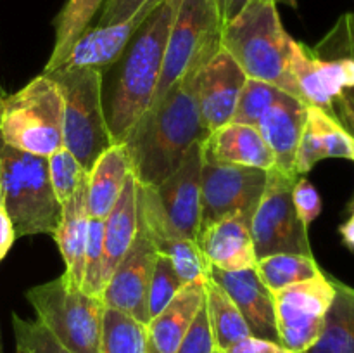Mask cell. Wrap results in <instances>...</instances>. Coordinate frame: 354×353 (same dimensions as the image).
Instances as JSON below:
<instances>
[{
  "mask_svg": "<svg viewBox=\"0 0 354 353\" xmlns=\"http://www.w3.org/2000/svg\"><path fill=\"white\" fill-rule=\"evenodd\" d=\"M0 353H2V350H0Z\"/></svg>",
  "mask_w": 354,
  "mask_h": 353,
  "instance_id": "50",
  "label": "cell"
},
{
  "mask_svg": "<svg viewBox=\"0 0 354 353\" xmlns=\"http://www.w3.org/2000/svg\"><path fill=\"white\" fill-rule=\"evenodd\" d=\"M2 106H3V97L0 96V113H2Z\"/></svg>",
  "mask_w": 354,
  "mask_h": 353,
  "instance_id": "48",
  "label": "cell"
},
{
  "mask_svg": "<svg viewBox=\"0 0 354 353\" xmlns=\"http://www.w3.org/2000/svg\"><path fill=\"white\" fill-rule=\"evenodd\" d=\"M290 71L296 80L301 100L327 113L342 90L354 87L353 57H317L313 51L301 42L294 44Z\"/></svg>",
  "mask_w": 354,
  "mask_h": 353,
  "instance_id": "14",
  "label": "cell"
},
{
  "mask_svg": "<svg viewBox=\"0 0 354 353\" xmlns=\"http://www.w3.org/2000/svg\"><path fill=\"white\" fill-rule=\"evenodd\" d=\"M279 2L282 0H249L244 9L223 26L221 47L235 59L248 78L261 80L299 97L290 71L296 40L283 28L277 10Z\"/></svg>",
  "mask_w": 354,
  "mask_h": 353,
  "instance_id": "3",
  "label": "cell"
},
{
  "mask_svg": "<svg viewBox=\"0 0 354 353\" xmlns=\"http://www.w3.org/2000/svg\"><path fill=\"white\" fill-rule=\"evenodd\" d=\"M203 142L194 144L180 168L161 183L138 185V220L154 239H197L201 224Z\"/></svg>",
  "mask_w": 354,
  "mask_h": 353,
  "instance_id": "7",
  "label": "cell"
},
{
  "mask_svg": "<svg viewBox=\"0 0 354 353\" xmlns=\"http://www.w3.org/2000/svg\"><path fill=\"white\" fill-rule=\"evenodd\" d=\"M100 353H149L147 325L123 311L106 307Z\"/></svg>",
  "mask_w": 354,
  "mask_h": 353,
  "instance_id": "31",
  "label": "cell"
},
{
  "mask_svg": "<svg viewBox=\"0 0 354 353\" xmlns=\"http://www.w3.org/2000/svg\"><path fill=\"white\" fill-rule=\"evenodd\" d=\"M207 279V277H206ZM206 279L196 280L180 289V293L152 317L147 324L149 341L158 353H175L197 311L206 298Z\"/></svg>",
  "mask_w": 354,
  "mask_h": 353,
  "instance_id": "23",
  "label": "cell"
},
{
  "mask_svg": "<svg viewBox=\"0 0 354 353\" xmlns=\"http://www.w3.org/2000/svg\"><path fill=\"white\" fill-rule=\"evenodd\" d=\"M158 256L159 253L156 248L154 237L138 220L137 234H135L130 249L107 280L102 296L104 305L123 311L147 325L151 320L147 294Z\"/></svg>",
  "mask_w": 354,
  "mask_h": 353,
  "instance_id": "13",
  "label": "cell"
},
{
  "mask_svg": "<svg viewBox=\"0 0 354 353\" xmlns=\"http://www.w3.org/2000/svg\"><path fill=\"white\" fill-rule=\"evenodd\" d=\"M197 244L209 265L237 272L254 269L258 263L251 224L239 215H230L214 221L197 234Z\"/></svg>",
  "mask_w": 354,
  "mask_h": 353,
  "instance_id": "19",
  "label": "cell"
},
{
  "mask_svg": "<svg viewBox=\"0 0 354 353\" xmlns=\"http://www.w3.org/2000/svg\"><path fill=\"white\" fill-rule=\"evenodd\" d=\"M225 353H292V352L287 350L286 346L280 345V343L270 341V339L256 338V336H248V338L239 341L237 345H234Z\"/></svg>",
  "mask_w": 354,
  "mask_h": 353,
  "instance_id": "41",
  "label": "cell"
},
{
  "mask_svg": "<svg viewBox=\"0 0 354 353\" xmlns=\"http://www.w3.org/2000/svg\"><path fill=\"white\" fill-rule=\"evenodd\" d=\"M214 346L220 352H227L248 336H252L244 317L235 307L227 293L209 277L206 279V298H204Z\"/></svg>",
  "mask_w": 354,
  "mask_h": 353,
  "instance_id": "28",
  "label": "cell"
},
{
  "mask_svg": "<svg viewBox=\"0 0 354 353\" xmlns=\"http://www.w3.org/2000/svg\"><path fill=\"white\" fill-rule=\"evenodd\" d=\"M12 327L14 336H16V346L23 348L26 353H71L37 318L28 320V318L14 314Z\"/></svg>",
  "mask_w": 354,
  "mask_h": 353,
  "instance_id": "37",
  "label": "cell"
},
{
  "mask_svg": "<svg viewBox=\"0 0 354 353\" xmlns=\"http://www.w3.org/2000/svg\"><path fill=\"white\" fill-rule=\"evenodd\" d=\"M297 179L282 175L275 168L268 170L266 187L251 218L258 260L277 253L313 256L308 227L299 220L292 203V187Z\"/></svg>",
  "mask_w": 354,
  "mask_h": 353,
  "instance_id": "10",
  "label": "cell"
},
{
  "mask_svg": "<svg viewBox=\"0 0 354 353\" xmlns=\"http://www.w3.org/2000/svg\"><path fill=\"white\" fill-rule=\"evenodd\" d=\"M207 277L230 296V300L244 317L245 324L249 325L252 336L280 343L279 332H277L273 293L259 279L256 266L228 272V270L209 265Z\"/></svg>",
  "mask_w": 354,
  "mask_h": 353,
  "instance_id": "16",
  "label": "cell"
},
{
  "mask_svg": "<svg viewBox=\"0 0 354 353\" xmlns=\"http://www.w3.org/2000/svg\"><path fill=\"white\" fill-rule=\"evenodd\" d=\"M334 296V277L324 272L310 280L275 291L273 305L280 345L292 353L308 352L324 331Z\"/></svg>",
  "mask_w": 354,
  "mask_h": 353,
  "instance_id": "11",
  "label": "cell"
},
{
  "mask_svg": "<svg viewBox=\"0 0 354 353\" xmlns=\"http://www.w3.org/2000/svg\"><path fill=\"white\" fill-rule=\"evenodd\" d=\"M26 300L55 339L71 353H100L106 305L82 289H69L62 277L26 291Z\"/></svg>",
  "mask_w": 354,
  "mask_h": 353,
  "instance_id": "9",
  "label": "cell"
},
{
  "mask_svg": "<svg viewBox=\"0 0 354 353\" xmlns=\"http://www.w3.org/2000/svg\"><path fill=\"white\" fill-rule=\"evenodd\" d=\"M213 353H225V352H220V350H214Z\"/></svg>",
  "mask_w": 354,
  "mask_h": 353,
  "instance_id": "49",
  "label": "cell"
},
{
  "mask_svg": "<svg viewBox=\"0 0 354 353\" xmlns=\"http://www.w3.org/2000/svg\"><path fill=\"white\" fill-rule=\"evenodd\" d=\"M216 350L206 307H201L175 353H213Z\"/></svg>",
  "mask_w": 354,
  "mask_h": 353,
  "instance_id": "38",
  "label": "cell"
},
{
  "mask_svg": "<svg viewBox=\"0 0 354 353\" xmlns=\"http://www.w3.org/2000/svg\"><path fill=\"white\" fill-rule=\"evenodd\" d=\"M86 183L83 180L75 194L61 206V220L55 228L54 241L64 262L62 280L69 289H82L85 270L86 239H88V204H86Z\"/></svg>",
  "mask_w": 354,
  "mask_h": 353,
  "instance_id": "20",
  "label": "cell"
},
{
  "mask_svg": "<svg viewBox=\"0 0 354 353\" xmlns=\"http://www.w3.org/2000/svg\"><path fill=\"white\" fill-rule=\"evenodd\" d=\"M311 51L322 59L337 55L354 59V12L342 14L332 30ZM328 114L354 138V87L342 90L341 96L332 102Z\"/></svg>",
  "mask_w": 354,
  "mask_h": 353,
  "instance_id": "26",
  "label": "cell"
},
{
  "mask_svg": "<svg viewBox=\"0 0 354 353\" xmlns=\"http://www.w3.org/2000/svg\"><path fill=\"white\" fill-rule=\"evenodd\" d=\"M16 353H26V352H24L23 348H19V346H16Z\"/></svg>",
  "mask_w": 354,
  "mask_h": 353,
  "instance_id": "47",
  "label": "cell"
},
{
  "mask_svg": "<svg viewBox=\"0 0 354 353\" xmlns=\"http://www.w3.org/2000/svg\"><path fill=\"white\" fill-rule=\"evenodd\" d=\"M62 96V147L76 156L86 173L113 145L104 102V73L92 68L59 66L48 71Z\"/></svg>",
  "mask_w": 354,
  "mask_h": 353,
  "instance_id": "4",
  "label": "cell"
},
{
  "mask_svg": "<svg viewBox=\"0 0 354 353\" xmlns=\"http://www.w3.org/2000/svg\"><path fill=\"white\" fill-rule=\"evenodd\" d=\"M282 90L261 80L248 78L239 96L237 106L232 114V123L249 125L258 127L263 114L272 107V104L279 99Z\"/></svg>",
  "mask_w": 354,
  "mask_h": 353,
  "instance_id": "33",
  "label": "cell"
},
{
  "mask_svg": "<svg viewBox=\"0 0 354 353\" xmlns=\"http://www.w3.org/2000/svg\"><path fill=\"white\" fill-rule=\"evenodd\" d=\"M147 2H151V0H106L102 10H100L97 26H109V24L127 21Z\"/></svg>",
  "mask_w": 354,
  "mask_h": 353,
  "instance_id": "40",
  "label": "cell"
},
{
  "mask_svg": "<svg viewBox=\"0 0 354 353\" xmlns=\"http://www.w3.org/2000/svg\"><path fill=\"white\" fill-rule=\"evenodd\" d=\"M137 194L138 183L133 173H130L124 182L121 196L118 197L116 204L104 220L102 234V249H104V279L106 286L109 277L113 275L114 269L120 265L121 260L130 249L138 227L137 213Z\"/></svg>",
  "mask_w": 354,
  "mask_h": 353,
  "instance_id": "25",
  "label": "cell"
},
{
  "mask_svg": "<svg viewBox=\"0 0 354 353\" xmlns=\"http://www.w3.org/2000/svg\"><path fill=\"white\" fill-rule=\"evenodd\" d=\"M339 234H341L342 242H344L346 248L354 253V211L349 213L348 220L339 227Z\"/></svg>",
  "mask_w": 354,
  "mask_h": 353,
  "instance_id": "44",
  "label": "cell"
},
{
  "mask_svg": "<svg viewBox=\"0 0 354 353\" xmlns=\"http://www.w3.org/2000/svg\"><path fill=\"white\" fill-rule=\"evenodd\" d=\"M161 0H151L127 21L109 26H90L69 51L61 66L66 68H92L106 71L116 64L127 51L133 35ZM57 69V68H55Z\"/></svg>",
  "mask_w": 354,
  "mask_h": 353,
  "instance_id": "17",
  "label": "cell"
},
{
  "mask_svg": "<svg viewBox=\"0 0 354 353\" xmlns=\"http://www.w3.org/2000/svg\"><path fill=\"white\" fill-rule=\"evenodd\" d=\"M292 203L296 208V213L304 227H310L322 213V197L318 194L317 187L304 176L294 182L292 187Z\"/></svg>",
  "mask_w": 354,
  "mask_h": 353,
  "instance_id": "39",
  "label": "cell"
},
{
  "mask_svg": "<svg viewBox=\"0 0 354 353\" xmlns=\"http://www.w3.org/2000/svg\"><path fill=\"white\" fill-rule=\"evenodd\" d=\"M159 255L166 256L183 284L196 282L207 277L209 262L194 239L159 237L154 239Z\"/></svg>",
  "mask_w": 354,
  "mask_h": 353,
  "instance_id": "32",
  "label": "cell"
},
{
  "mask_svg": "<svg viewBox=\"0 0 354 353\" xmlns=\"http://www.w3.org/2000/svg\"><path fill=\"white\" fill-rule=\"evenodd\" d=\"M149 353H158V352H156V350L151 346V341H149Z\"/></svg>",
  "mask_w": 354,
  "mask_h": 353,
  "instance_id": "46",
  "label": "cell"
},
{
  "mask_svg": "<svg viewBox=\"0 0 354 353\" xmlns=\"http://www.w3.org/2000/svg\"><path fill=\"white\" fill-rule=\"evenodd\" d=\"M131 173L130 156L123 142L113 144L99 156L88 173L86 204L92 218L106 220L121 196L124 182Z\"/></svg>",
  "mask_w": 354,
  "mask_h": 353,
  "instance_id": "24",
  "label": "cell"
},
{
  "mask_svg": "<svg viewBox=\"0 0 354 353\" xmlns=\"http://www.w3.org/2000/svg\"><path fill=\"white\" fill-rule=\"evenodd\" d=\"M306 114L308 104L304 100L280 92L279 99L263 114L256 127L272 151L275 161L273 168L286 176H299L296 172V161Z\"/></svg>",
  "mask_w": 354,
  "mask_h": 353,
  "instance_id": "18",
  "label": "cell"
},
{
  "mask_svg": "<svg viewBox=\"0 0 354 353\" xmlns=\"http://www.w3.org/2000/svg\"><path fill=\"white\" fill-rule=\"evenodd\" d=\"M335 296L318 341L304 353H354V287L334 279Z\"/></svg>",
  "mask_w": 354,
  "mask_h": 353,
  "instance_id": "27",
  "label": "cell"
},
{
  "mask_svg": "<svg viewBox=\"0 0 354 353\" xmlns=\"http://www.w3.org/2000/svg\"><path fill=\"white\" fill-rule=\"evenodd\" d=\"M245 80V73L223 47L197 73V104L207 134L230 123Z\"/></svg>",
  "mask_w": 354,
  "mask_h": 353,
  "instance_id": "15",
  "label": "cell"
},
{
  "mask_svg": "<svg viewBox=\"0 0 354 353\" xmlns=\"http://www.w3.org/2000/svg\"><path fill=\"white\" fill-rule=\"evenodd\" d=\"M183 286H187V284H183V280L176 275L169 260L166 256L159 255L158 260H156L147 294L149 318L156 317L180 293Z\"/></svg>",
  "mask_w": 354,
  "mask_h": 353,
  "instance_id": "36",
  "label": "cell"
},
{
  "mask_svg": "<svg viewBox=\"0 0 354 353\" xmlns=\"http://www.w3.org/2000/svg\"><path fill=\"white\" fill-rule=\"evenodd\" d=\"M47 168L52 190H54L61 206L78 190L83 180H86V176H88V173L83 170L76 156L66 147H61L54 154L48 156Z\"/></svg>",
  "mask_w": 354,
  "mask_h": 353,
  "instance_id": "34",
  "label": "cell"
},
{
  "mask_svg": "<svg viewBox=\"0 0 354 353\" xmlns=\"http://www.w3.org/2000/svg\"><path fill=\"white\" fill-rule=\"evenodd\" d=\"M106 0H68L55 17V40L50 57L45 64L44 73L54 71L64 62L75 42L90 28L93 16L102 10Z\"/></svg>",
  "mask_w": 354,
  "mask_h": 353,
  "instance_id": "29",
  "label": "cell"
},
{
  "mask_svg": "<svg viewBox=\"0 0 354 353\" xmlns=\"http://www.w3.org/2000/svg\"><path fill=\"white\" fill-rule=\"evenodd\" d=\"M353 211H354V196H353V199L348 203V213H353Z\"/></svg>",
  "mask_w": 354,
  "mask_h": 353,
  "instance_id": "45",
  "label": "cell"
},
{
  "mask_svg": "<svg viewBox=\"0 0 354 353\" xmlns=\"http://www.w3.org/2000/svg\"><path fill=\"white\" fill-rule=\"evenodd\" d=\"M102 234H104V220L90 217L82 291L85 294H88V296L99 298V300H102L104 291H106V279H104Z\"/></svg>",
  "mask_w": 354,
  "mask_h": 353,
  "instance_id": "35",
  "label": "cell"
},
{
  "mask_svg": "<svg viewBox=\"0 0 354 353\" xmlns=\"http://www.w3.org/2000/svg\"><path fill=\"white\" fill-rule=\"evenodd\" d=\"M0 141L40 158L62 147V96L50 75L41 73L16 93L3 97Z\"/></svg>",
  "mask_w": 354,
  "mask_h": 353,
  "instance_id": "6",
  "label": "cell"
},
{
  "mask_svg": "<svg viewBox=\"0 0 354 353\" xmlns=\"http://www.w3.org/2000/svg\"><path fill=\"white\" fill-rule=\"evenodd\" d=\"M223 19L216 0H180L169 30L161 78L151 100L156 106L165 93L197 75L221 48Z\"/></svg>",
  "mask_w": 354,
  "mask_h": 353,
  "instance_id": "8",
  "label": "cell"
},
{
  "mask_svg": "<svg viewBox=\"0 0 354 353\" xmlns=\"http://www.w3.org/2000/svg\"><path fill=\"white\" fill-rule=\"evenodd\" d=\"M266 179L268 172L261 168L203 161L199 230L230 215H239L251 224Z\"/></svg>",
  "mask_w": 354,
  "mask_h": 353,
  "instance_id": "12",
  "label": "cell"
},
{
  "mask_svg": "<svg viewBox=\"0 0 354 353\" xmlns=\"http://www.w3.org/2000/svg\"><path fill=\"white\" fill-rule=\"evenodd\" d=\"M218 7H220V14H221V19H223V26L227 23H230L239 12L245 7V3L249 0H216ZM282 3H287L290 7H296V0H282Z\"/></svg>",
  "mask_w": 354,
  "mask_h": 353,
  "instance_id": "43",
  "label": "cell"
},
{
  "mask_svg": "<svg viewBox=\"0 0 354 353\" xmlns=\"http://www.w3.org/2000/svg\"><path fill=\"white\" fill-rule=\"evenodd\" d=\"M256 272L272 293L292 284L304 282L322 273L315 256L294 255V253H277V255L259 258Z\"/></svg>",
  "mask_w": 354,
  "mask_h": 353,
  "instance_id": "30",
  "label": "cell"
},
{
  "mask_svg": "<svg viewBox=\"0 0 354 353\" xmlns=\"http://www.w3.org/2000/svg\"><path fill=\"white\" fill-rule=\"evenodd\" d=\"M14 241H16V232H14L12 221H10L6 206L2 203V197H0V262L6 258L9 249L12 248Z\"/></svg>",
  "mask_w": 354,
  "mask_h": 353,
  "instance_id": "42",
  "label": "cell"
},
{
  "mask_svg": "<svg viewBox=\"0 0 354 353\" xmlns=\"http://www.w3.org/2000/svg\"><path fill=\"white\" fill-rule=\"evenodd\" d=\"M178 2L180 0H161L121 55L123 62L106 107L114 144L127 138L128 132L151 106L161 78L166 44Z\"/></svg>",
  "mask_w": 354,
  "mask_h": 353,
  "instance_id": "2",
  "label": "cell"
},
{
  "mask_svg": "<svg viewBox=\"0 0 354 353\" xmlns=\"http://www.w3.org/2000/svg\"><path fill=\"white\" fill-rule=\"evenodd\" d=\"M207 130L197 104V75L169 89L149 107L123 141L138 185H158L175 173Z\"/></svg>",
  "mask_w": 354,
  "mask_h": 353,
  "instance_id": "1",
  "label": "cell"
},
{
  "mask_svg": "<svg viewBox=\"0 0 354 353\" xmlns=\"http://www.w3.org/2000/svg\"><path fill=\"white\" fill-rule=\"evenodd\" d=\"M327 158H342L354 163V138L327 111L308 106L306 123L297 151V175H304Z\"/></svg>",
  "mask_w": 354,
  "mask_h": 353,
  "instance_id": "22",
  "label": "cell"
},
{
  "mask_svg": "<svg viewBox=\"0 0 354 353\" xmlns=\"http://www.w3.org/2000/svg\"><path fill=\"white\" fill-rule=\"evenodd\" d=\"M0 197L16 237H54L61 204L52 190L47 158L21 152L0 141Z\"/></svg>",
  "mask_w": 354,
  "mask_h": 353,
  "instance_id": "5",
  "label": "cell"
},
{
  "mask_svg": "<svg viewBox=\"0 0 354 353\" xmlns=\"http://www.w3.org/2000/svg\"><path fill=\"white\" fill-rule=\"evenodd\" d=\"M204 161L221 165L251 166L272 170L273 154L256 127L242 123H227L211 132L203 142Z\"/></svg>",
  "mask_w": 354,
  "mask_h": 353,
  "instance_id": "21",
  "label": "cell"
}]
</instances>
